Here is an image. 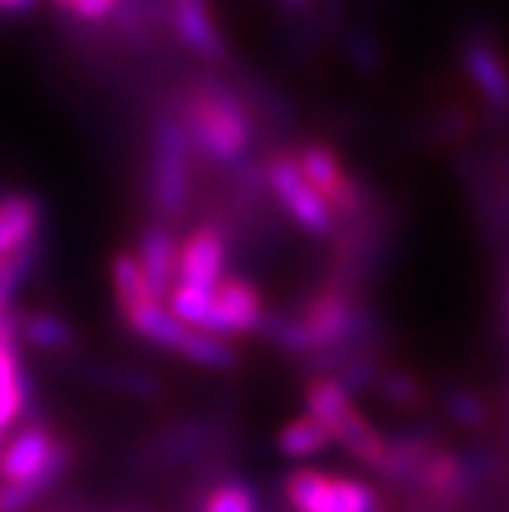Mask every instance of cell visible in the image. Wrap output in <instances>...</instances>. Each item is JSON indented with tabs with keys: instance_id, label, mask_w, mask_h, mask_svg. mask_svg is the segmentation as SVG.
Wrapping results in <instances>:
<instances>
[{
	"instance_id": "3",
	"label": "cell",
	"mask_w": 509,
	"mask_h": 512,
	"mask_svg": "<svg viewBox=\"0 0 509 512\" xmlns=\"http://www.w3.org/2000/svg\"><path fill=\"white\" fill-rule=\"evenodd\" d=\"M151 203L163 221L178 218L191 203L194 188V138L175 114H160L151 129Z\"/></svg>"
},
{
	"instance_id": "2",
	"label": "cell",
	"mask_w": 509,
	"mask_h": 512,
	"mask_svg": "<svg viewBox=\"0 0 509 512\" xmlns=\"http://www.w3.org/2000/svg\"><path fill=\"white\" fill-rule=\"evenodd\" d=\"M304 408L319 424H326L332 439L362 467H372L375 473L384 470L390 439L368 421L365 411L356 405V396L332 375H316L304 387Z\"/></svg>"
},
{
	"instance_id": "10",
	"label": "cell",
	"mask_w": 509,
	"mask_h": 512,
	"mask_svg": "<svg viewBox=\"0 0 509 512\" xmlns=\"http://www.w3.org/2000/svg\"><path fill=\"white\" fill-rule=\"evenodd\" d=\"M138 261H142L148 292L154 301H169L172 289L178 286V258L181 243L175 240L172 230L163 221H154L138 237Z\"/></svg>"
},
{
	"instance_id": "4",
	"label": "cell",
	"mask_w": 509,
	"mask_h": 512,
	"mask_svg": "<svg viewBox=\"0 0 509 512\" xmlns=\"http://www.w3.org/2000/svg\"><path fill=\"white\" fill-rule=\"evenodd\" d=\"M267 188L283 215L313 240H329L338 234V218L329 200L322 197L298 163V151L267 154Z\"/></svg>"
},
{
	"instance_id": "26",
	"label": "cell",
	"mask_w": 509,
	"mask_h": 512,
	"mask_svg": "<svg viewBox=\"0 0 509 512\" xmlns=\"http://www.w3.org/2000/svg\"><path fill=\"white\" fill-rule=\"evenodd\" d=\"M37 0H0V13H28Z\"/></svg>"
},
{
	"instance_id": "23",
	"label": "cell",
	"mask_w": 509,
	"mask_h": 512,
	"mask_svg": "<svg viewBox=\"0 0 509 512\" xmlns=\"http://www.w3.org/2000/svg\"><path fill=\"white\" fill-rule=\"evenodd\" d=\"M105 378L111 381V387L129 393V396H138V399H151L157 396V381L148 378L145 371H126V368H108L105 371Z\"/></svg>"
},
{
	"instance_id": "16",
	"label": "cell",
	"mask_w": 509,
	"mask_h": 512,
	"mask_svg": "<svg viewBox=\"0 0 509 512\" xmlns=\"http://www.w3.org/2000/svg\"><path fill=\"white\" fill-rule=\"evenodd\" d=\"M19 338L25 344H31L34 350H43V353L71 350L77 341L71 322L62 319L59 313H50V310H37V313L22 316L19 319Z\"/></svg>"
},
{
	"instance_id": "17",
	"label": "cell",
	"mask_w": 509,
	"mask_h": 512,
	"mask_svg": "<svg viewBox=\"0 0 509 512\" xmlns=\"http://www.w3.org/2000/svg\"><path fill=\"white\" fill-rule=\"evenodd\" d=\"M111 286H114V298L120 313L126 316L132 307L154 301L148 292V279L142 270V261H138L135 252H117L111 258Z\"/></svg>"
},
{
	"instance_id": "21",
	"label": "cell",
	"mask_w": 509,
	"mask_h": 512,
	"mask_svg": "<svg viewBox=\"0 0 509 512\" xmlns=\"http://www.w3.org/2000/svg\"><path fill=\"white\" fill-rule=\"evenodd\" d=\"M375 390L393 408H418L421 399H424L421 381L414 378V375H405V371H387V375H381Z\"/></svg>"
},
{
	"instance_id": "20",
	"label": "cell",
	"mask_w": 509,
	"mask_h": 512,
	"mask_svg": "<svg viewBox=\"0 0 509 512\" xmlns=\"http://www.w3.org/2000/svg\"><path fill=\"white\" fill-rule=\"evenodd\" d=\"M31 264H34V243L10 258H0V319L16 313L13 304H16V295L25 283V276L31 273Z\"/></svg>"
},
{
	"instance_id": "13",
	"label": "cell",
	"mask_w": 509,
	"mask_h": 512,
	"mask_svg": "<svg viewBox=\"0 0 509 512\" xmlns=\"http://www.w3.org/2000/svg\"><path fill=\"white\" fill-rule=\"evenodd\" d=\"M31 371L22 365L16 344L0 347V439H4L22 411L31 405Z\"/></svg>"
},
{
	"instance_id": "8",
	"label": "cell",
	"mask_w": 509,
	"mask_h": 512,
	"mask_svg": "<svg viewBox=\"0 0 509 512\" xmlns=\"http://www.w3.org/2000/svg\"><path fill=\"white\" fill-rule=\"evenodd\" d=\"M460 68H464L473 89L479 92V99L494 114L509 111V59L488 34L473 31L464 40V46H460Z\"/></svg>"
},
{
	"instance_id": "9",
	"label": "cell",
	"mask_w": 509,
	"mask_h": 512,
	"mask_svg": "<svg viewBox=\"0 0 509 512\" xmlns=\"http://www.w3.org/2000/svg\"><path fill=\"white\" fill-rule=\"evenodd\" d=\"M166 22L178 43L209 65H227V40L209 10V0H169Z\"/></svg>"
},
{
	"instance_id": "25",
	"label": "cell",
	"mask_w": 509,
	"mask_h": 512,
	"mask_svg": "<svg viewBox=\"0 0 509 512\" xmlns=\"http://www.w3.org/2000/svg\"><path fill=\"white\" fill-rule=\"evenodd\" d=\"M120 7H123V0H74L71 16L80 22H105L117 16Z\"/></svg>"
},
{
	"instance_id": "12",
	"label": "cell",
	"mask_w": 509,
	"mask_h": 512,
	"mask_svg": "<svg viewBox=\"0 0 509 512\" xmlns=\"http://www.w3.org/2000/svg\"><path fill=\"white\" fill-rule=\"evenodd\" d=\"M43 206L31 194L0 197V258H10L37 243Z\"/></svg>"
},
{
	"instance_id": "5",
	"label": "cell",
	"mask_w": 509,
	"mask_h": 512,
	"mask_svg": "<svg viewBox=\"0 0 509 512\" xmlns=\"http://www.w3.org/2000/svg\"><path fill=\"white\" fill-rule=\"evenodd\" d=\"M283 497L292 512H381V497L368 482L313 467L286 473Z\"/></svg>"
},
{
	"instance_id": "24",
	"label": "cell",
	"mask_w": 509,
	"mask_h": 512,
	"mask_svg": "<svg viewBox=\"0 0 509 512\" xmlns=\"http://www.w3.org/2000/svg\"><path fill=\"white\" fill-rule=\"evenodd\" d=\"M347 56L350 62L359 68V71H378L381 65V53H378V40L372 34H365V31H353L347 37Z\"/></svg>"
},
{
	"instance_id": "19",
	"label": "cell",
	"mask_w": 509,
	"mask_h": 512,
	"mask_svg": "<svg viewBox=\"0 0 509 512\" xmlns=\"http://www.w3.org/2000/svg\"><path fill=\"white\" fill-rule=\"evenodd\" d=\"M203 512H261V503L252 485L224 479L203 497Z\"/></svg>"
},
{
	"instance_id": "11",
	"label": "cell",
	"mask_w": 509,
	"mask_h": 512,
	"mask_svg": "<svg viewBox=\"0 0 509 512\" xmlns=\"http://www.w3.org/2000/svg\"><path fill=\"white\" fill-rule=\"evenodd\" d=\"M56 436L46 427H25L19 430L7 448L0 451V482L4 485H28L34 482L46 463H50L53 451H56Z\"/></svg>"
},
{
	"instance_id": "14",
	"label": "cell",
	"mask_w": 509,
	"mask_h": 512,
	"mask_svg": "<svg viewBox=\"0 0 509 512\" xmlns=\"http://www.w3.org/2000/svg\"><path fill=\"white\" fill-rule=\"evenodd\" d=\"M123 319L129 322V329L135 335H142L154 347H163L172 353H178V347L184 344V338H188V332H191V325H184L169 310L166 301H145V304L132 307Z\"/></svg>"
},
{
	"instance_id": "7",
	"label": "cell",
	"mask_w": 509,
	"mask_h": 512,
	"mask_svg": "<svg viewBox=\"0 0 509 512\" xmlns=\"http://www.w3.org/2000/svg\"><path fill=\"white\" fill-rule=\"evenodd\" d=\"M224 267H227V237L215 224H200L191 230L188 240L181 243L178 258V286L215 295L224 283Z\"/></svg>"
},
{
	"instance_id": "6",
	"label": "cell",
	"mask_w": 509,
	"mask_h": 512,
	"mask_svg": "<svg viewBox=\"0 0 509 512\" xmlns=\"http://www.w3.org/2000/svg\"><path fill=\"white\" fill-rule=\"evenodd\" d=\"M267 319L261 292L246 276H227L212 298V313L203 332L218 338H243L258 335Z\"/></svg>"
},
{
	"instance_id": "1",
	"label": "cell",
	"mask_w": 509,
	"mask_h": 512,
	"mask_svg": "<svg viewBox=\"0 0 509 512\" xmlns=\"http://www.w3.org/2000/svg\"><path fill=\"white\" fill-rule=\"evenodd\" d=\"M181 120L188 126L194 148L212 166L230 169L243 166L255 145V117L243 92L221 80H200L181 105Z\"/></svg>"
},
{
	"instance_id": "28",
	"label": "cell",
	"mask_w": 509,
	"mask_h": 512,
	"mask_svg": "<svg viewBox=\"0 0 509 512\" xmlns=\"http://www.w3.org/2000/svg\"><path fill=\"white\" fill-rule=\"evenodd\" d=\"M53 7H59V10L71 13V7H74V0H53Z\"/></svg>"
},
{
	"instance_id": "22",
	"label": "cell",
	"mask_w": 509,
	"mask_h": 512,
	"mask_svg": "<svg viewBox=\"0 0 509 512\" xmlns=\"http://www.w3.org/2000/svg\"><path fill=\"white\" fill-rule=\"evenodd\" d=\"M445 411H448L451 421L464 430H479L488 424V405L470 390H448Z\"/></svg>"
},
{
	"instance_id": "27",
	"label": "cell",
	"mask_w": 509,
	"mask_h": 512,
	"mask_svg": "<svg viewBox=\"0 0 509 512\" xmlns=\"http://www.w3.org/2000/svg\"><path fill=\"white\" fill-rule=\"evenodd\" d=\"M276 4H280L283 10H289V13H298V10H304L310 0H276Z\"/></svg>"
},
{
	"instance_id": "18",
	"label": "cell",
	"mask_w": 509,
	"mask_h": 512,
	"mask_svg": "<svg viewBox=\"0 0 509 512\" xmlns=\"http://www.w3.org/2000/svg\"><path fill=\"white\" fill-rule=\"evenodd\" d=\"M178 353L188 362H194L200 368H212V371H230L240 365V353L234 344L212 335V332H203V329H191L184 344L178 347Z\"/></svg>"
},
{
	"instance_id": "15",
	"label": "cell",
	"mask_w": 509,
	"mask_h": 512,
	"mask_svg": "<svg viewBox=\"0 0 509 512\" xmlns=\"http://www.w3.org/2000/svg\"><path fill=\"white\" fill-rule=\"evenodd\" d=\"M332 433L326 424H319L313 414H298L289 424L280 427L276 433V451H280L286 460H307L322 454L332 445Z\"/></svg>"
}]
</instances>
